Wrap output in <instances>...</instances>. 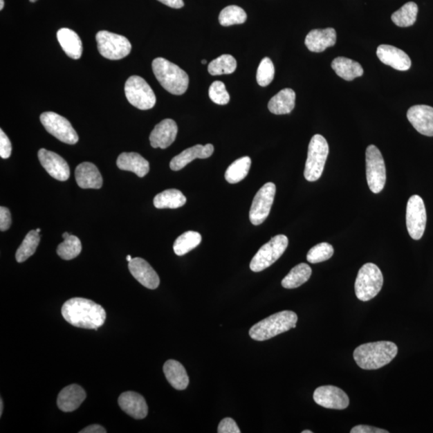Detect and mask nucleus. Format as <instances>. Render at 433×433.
<instances>
[{
	"label": "nucleus",
	"mask_w": 433,
	"mask_h": 433,
	"mask_svg": "<svg viewBox=\"0 0 433 433\" xmlns=\"http://www.w3.org/2000/svg\"><path fill=\"white\" fill-rule=\"evenodd\" d=\"M275 193L276 186L272 183H266L258 191L250 210L251 223L259 225L268 219L274 203Z\"/></svg>",
	"instance_id": "ddd939ff"
},
{
	"label": "nucleus",
	"mask_w": 433,
	"mask_h": 433,
	"mask_svg": "<svg viewBox=\"0 0 433 433\" xmlns=\"http://www.w3.org/2000/svg\"><path fill=\"white\" fill-rule=\"evenodd\" d=\"M12 225V217L10 210L1 206L0 208V230L6 231Z\"/></svg>",
	"instance_id": "c03bdc74"
},
{
	"label": "nucleus",
	"mask_w": 433,
	"mask_h": 433,
	"mask_svg": "<svg viewBox=\"0 0 433 433\" xmlns=\"http://www.w3.org/2000/svg\"><path fill=\"white\" fill-rule=\"evenodd\" d=\"M132 259H133V258H132V257H131V255H127V260L128 261H131V260H132Z\"/></svg>",
	"instance_id": "603ef678"
},
{
	"label": "nucleus",
	"mask_w": 433,
	"mask_h": 433,
	"mask_svg": "<svg viewBox=\"0 0 433 433\" xmlns=\"http://www.w3.org/2000/svg\"><path fill=\"white\" fill-rule=\"evenodd\" d=\"M12 143L3 129H0V157L8 159L11 157Z\"/></svg>",
	"instance_id": "79ce46f5"
},
{
	"label": "nucleus",
	"mask_w": 433,
	"mask_h": 433,
	"mask_svg": "<svg viewBox=\"0 0 433 433\" xmlns=\"http://www.w3.org/2000/svg\"><path fill=\"white\" fill-rule=\"evenodd\" d=\"M159 2L166 5V6L179 9L184 7L183 0H158Z\"/></svg>",
	"instance_id": "de8ad7c7"
},
{
	"label": "nucleus",
	"mask_w": 433,
	"mask_h": 433,
	"mask_svg": "<svg viewBox=\"0 0 433 433\" xmlns=\"http://www.w3.org/2000/svg\"><path fill=\"white\" fill-rule=\"evenodd\" d=\"M427 214L424 201L418 195L412 196L407 204L406 225L411 238L420 240L425 233Z\"/></svg>",
	"instance_id": "f8f14e48"
},
{
	"label": "nucleus",
	"mask_w": 433,
	"mask_h": 433,
	"mask_svg": "<svg viewBox=\"0 0 433 433\" xmlns=\"http://www.w3.org/2000/svg\"><path fill=\"white\" fill-rule=\"evenodd\" d=\"M163 371L171 386L177 390H185L189 385V376L185 367L178 361L169 360L165 362Z\"/></svg>",
	"instance_id": "bb28decb"
},
{
	"label": "nucleus",
	"mask_w": 433,
	"mask_h": 433,
	"mask_svg": "<svg viewBox=\"0 0 433 433\" xmlns=\"http://www.w3.org/2000/svg\"><path fill=\"white\" fill-rule=\"evenodd\" d=\"M117 165L120 169L130 171L139 178L145 177L149 172L148 160L137 153H122L118 158Z\"/></svg>",
	"instance_id": "393cba45"
},
{
	"label": "nucleus",
	"mask_w": 433,
	"mask_h": 433,
	"mask_svg": "<svg viewBox=\"0 0 433 433\" xmlns=\"http://www.w3.org/2000/svg\"><path fill=\"white\" fill-rule=\"evenodd\" d=\"M248 16L244 10L235 5L225 8L219 15V23L224 27L234 24H241L246 22Z\"/></svg>",
	"instance_id": "4c0bfd02"
},
{
	"label": "nucleus",
	"mask_w": 433,
	"mask_h": 433,
	"mask_svg": "<svg viewBox=\"0 0 433 433\" xmlns=\"http://www.w3.org/2000/svg\"><path fill=\"white\" fill-rule=\"evenodd\" d=\"M314 400L317 405L329 409L344 410L349 405V398L340 387L331 385L316 389Z\"/></svg>",
	"instance_id": "4468645a"
},
{
	"label": "nucleus",
	"mask_w": 433,
	"mask_h": 433,
	"mask_svg": "<svg viewBox=\"0 0 433 433\" xmlns=\"http://www.w3.org/2000/svg\"><path fill=\"white\" fill-rule=\"evenodd\" d=\"M36 230L37 231V232H38V233H39V232H40V229H39V228H38V229H37Z\"/></svg>",
	"instance_id": "4d7b16f0"
},
{
	"label": "nucleus",
	"mask_w": 433,
	"mask_h": 433,
	"mask_svg": "<svg viewBox=\"0 0 433 433\" xmlns=\"http://www.w3.org/2000/svg\"><path fill=\"white\" fill-rule=\"evenodd\" d=\"M80 433H105L107 430L104 427L99 425H92L85 427L83 430L80 432Z\"/></svg>",
	"instance_id": "49530a36"
},
{
	"label": "nucleus",
	"mask_w": 433,
	"mask_h": 433,
	"mask_svg": "<svg viewBox=\"0 0 433 433\" xmlns=\"http://www.w3.org/2000/svg\"><path fill=\"white\" fill-rule=\"evenodd\" d=\"M296 95L291 89H284L272 98L268 104L270 112L275 115L288 114L295 109Z\"/></svg>",
	"instance_id": "cd10ccee"
},
{
	"label": "nucleus",
	"mask_w": 433,
	"mask_h": 433,
	"mask_svg": "<svg viewBox=\"0 0 433 433\" xmlns=\"http://www.w3.org/2000/svg\"><path fill=\"white\" fill-rule=\"evenodd\" d=\"M407 120L417 132L433 137V108L429 105H414L407 110Z\"/></svg>",
	"instance_id": "dca6fc26"
},
{
	"label": "nucleus",
	"mask_w": 433,
	"mask_h": 433,
	"mask_svg": "<svg viewBox=\"0 0 433 433\" xmlns=\"http://www.w3.org/2000/svg\"><path fill=\"white\" fill-rule=\"evenodd\" d=\"M237 62L231 55H221V57L211 62L208 66V72L212 75L231 74L235 72Z\"/></svg>",
	"instance_id": "e433bc0d"
},
{
	"label": "nucleus",
	"mask_w": 433,
	"mask_h": 433,
	"mask_svg": "<svg viewBox=\"0 0 433 433\" xmlns=\"http://www.w3.org/2000/svg\"><path fill=\"white\" fill-rule=\"evenodd\" d=\"M333 255V246L327 243H321L313 246L309 250L306 255V259L310 264H320L330 259Z\"/></svg>",
	"instance_id": "58836bf2"
},
{
	"label": "nucleus",
	"mask_w": 433,
	"mask_h": 433,
	"mask_svg": "<svg viewBox=\"0 0 433 433\" xmlns=\"http://www.w3.org/2000/svg\"><path fill=\"white\" fill-rule=\"evenodd\" d=\"M125 95L133 107L140 110L153 109L156 104L154 91L145 80L138 75H132L125 85Z\"/></svg>",
	"instance_id": "9d476101"
},
{
	"label": "nucleus",
	"mask_w": 433,
	"mask_h": 433,
	"mask_svg": "<svg viewBox=\"0 0 433 433\" xmlns=\"http://www.w3.org/2000/svg\"><path fill=\"white\" fill-rule=\"evenodd\" d=\"M3 412V400H0V416H2Z\"/></svg>",
	"instance_id": "09e8293b"
},
{
	"label": "nucleus",
	"mask_w": 433,
	"mask_h": 433,
	"mask_svg": "<svg viewBox=\"0 0 433 433\" xmlns=\"http://www.w3.org/2000/svg\"><path fill=\"white\" fill-rule=\"evenodd\" d=\"M288 237L279 234L272 238L259 250L250 261V268L254 272L263 271L273 265L288 248Z\"/></svg>",
	"instance_id": "0eeeda50"
},
{
	"label": "nucleus",
	"mask_w": 433,
	"mask_h": 433,
	"mask_svg": "<svg viewBox=\"0 0 433 433\" xmlns=\"http://www.w3.org/2000/svg\"><path fill=\"white\" fill-rule=\"evenodd\" d=\"M201 236L196 231H187L176 239L174 244V253L183 256L197 248L201 243Z\"/></svg>",
	"instance_id": "72a5a7b5"
},
{
	"label": "nucleus",
	"mask_w": 433,
	"mask_h": 433,
	"mask_svg": "<svg viewBox=\"0 0 433 433\" xmlns=\"http://www.w3.org/2000/svg\"><path fill=\"white\" fill-rule=\"evenodd\" d=\"M82 241L77 236L70 234L58 246L57 255L64 260H72L82 252Z\"/></svg>",
	"instance_id": "c9c22d12"
},
{
	"label": "nucleus",
	"mask_w": 433,
	"mask_h": 433,
	"mask_svg": "<svg viewBox=\"0 0 433 433\" xmlns=\"http://www.w3.org/2000/svg\"><path fill=\"white\" fill-rule=\"evenodd\" d=\"M336 43V32L334 28L312 30L305 39V44L311 52L322 53L327 48L333 47Z\"/></svg>",
	"instance_id": "4be33fe9"
},
{
	"label": "nucleus",
	"mask_w": 433,
	"mask_h": 433,
	"mask_svg": "<svg viewBox=\"0 0 433 433\" xmlns=\"http://www.w3.org/2000/svg\"><path fill=\"white\" fill-rule=\"evenodd\" d=\"M384 284L380 269L374 264H366L362 266L355 283L356 295L362 302L369 301L380 293Z\"/></svg>",
	"instance_id": "39448f33"
},
{
	"label": "nucleus",
	"mask_w": 433,
	"mask_h": 433,
	"mask_svg": "<svg viewBox=\"0 0 433 433\" xmlns=\"http://www.w3.org/2000/svg\"><path fill=\"white\" fill-rule=\"evenodd\" d=\"M312 432H313L309 431V430H305V431L302 432V433H312Z\"/></svg>",
	"instance_id": "864d4df0"
},
{
	"label": "nucleus",
	"mask_w": 433,
	"mask_h": 433,
	"mask_svg": "<svg viewBox=\"0 0 433 433\" xmlns=\"http://www.w3.org/2000/svg\"><path fill=\"white\" fill-rule=\"evenodd\" d=\"M376 55L383 64L399 71H407L411 68L412 62L409 55L391 45H380L377 48Z\"/></svg>",
	"instance_id": "6ab92c4d"
},
{
	"label": "nucleus",
	"mask_w": 433,
	"mask_h": 433,
	"mask_svg": "<svg viewBox=\"0 0 433 433\" xmlns=\"http://www.w3.org/2000/svg\"><path fill=\"white\" fill-rule=\"evenodd\" d=\"M178 125L172 119H165L156 125L149 140L153 148L166 149L174 142L178 135Z\"/></svg>",
	"instance_id": "a211bd4d"
},
{
	"label": "nucleus",
	"mask_w": 433,
	"mask_h": 433,
	"mask_svg": "<svg viewBox=\"0 0 433 433\" xmlns=\"http://www.w3.org/2000/svg\"><path fill=\"white\" fill-rule=\"evenodd\" d=\"M60 46L68 57L74 59L82 57L83 47L78 35L69 28L59 29L57 34Z\"/></svg>",
	"instance_id": "a878e982"
},
{
	"label": "nucleus",
	"mask_w": 433,
	"mask_h": 433,
	"mask_svg": "<svg viewBox=\"0 0 433 433\" xmlns=\"http://www.w3.org/2000/svg\"><path fill=\"white\" fill-rule=\"evenodd\" d=\"M153 72L162 86L171 94L183 95L189 86V77L184 70L164 58L155 59Z\"/></svg>",
	"instance_id": "7ed1b4c3"
},
{
	"label": "nucleus",
	"mask_w": 433,
	"mask_h": 433,
	"mask_svg": "<svg viewBox=\"0 0 433 433\" xmlns=\"http://www.w3.org/2000/svg\"><path fill=\"white\" fill-rule=\"evenodd\" d=\"M219 433H240L241 430L232 418L226 417L220 422L218 427Z\"/></svg>",
	"instance_id": "37998d69"
},
{
	"label": "nucleus",
	"mask_w": 433,
	"mask_h": 433,
	"mask_svg": "<svg viewBox=\"0 0 433 433\" xmlns=\"http://www.w3.org/2000/svg\"><path fill=\"white\" fill-rule=\"evenodd\" d=\"M118 404L125 414L134 419L142 420L148 415V405L145 398L137 392H124L118 398Z\"/></svg>",
	"instance_id": "aec40b11"
},
{
	"label": "nucleus",
	"mask_w": 433,
	"mask_h": 433,
	"mask_svg": "<svg viewBox=\"0 0 433 433\" xmlns=\"http://www.w3.org/2000/svg\"><path fill=\"white\" fill-rule=\"evenodd\" d=\"M75 181L82 189H100L103 178L97 166L90 163L80 164L75 171Z\"/></svg>",
	"instance_id": "5701e85b"
},
{
	"label": "nucleus",
	"mask_w": 433,
	"mask_h": 433,
	"mask_svg": "<svg viewBox=\"0 0 433 433\" xmlns=\"http://www.w3.org/2000/svg\"><path fill=\"white\" fill-rule=\"evenodd\" d=\"M62 311L68 324L80 329L98 331L107 320L103 307L87 299L69 300L64 304Z\"/></svg>",
	"instance_id": "f257e3e1"
},
{
	"label": "nucleus",
	"mask_w": 433,
	"mask_h": 433,
	"mask_svg": "<svg viewBox=\"0 0 433 433\" xmlns=\"http://www.w3.org/2000/svg\"><path fill=\"white\" fill-rule=\"evenodd\" d=\"M38 158L50 176L58 181H67L70 177L69 166L59 155L45 149L39 150Z\"/></svg>",
	"instance_id": "2eb2a0df"
},
{
	"label": "nucleus",
	"mask_w": 433,
	"mask_h": 433,
	"mask_svg": "<svg viewBox=\"0 0 433 433\" xmlns=\"http://www.w3.org/2000/svg\"><path fill=\"white\" fill-rule=\"evenodd\" d=\"M39 241V233L36 230L30 231L17 251L16 259L18 263H24L33 255L36 252Z\"/></svg>",
	"instance_id": "f704fd0d"
},
{
	"label": "nucleus",
	"mask_w": 433,
	"mask_h": 433,
	"mask_svg": "<svg viewBox=\"0 0 433 433\" xmlns=\"http://www.w3.org/2000/svg\"><path fill=\"white\" fill-rule=\"evenodd\" d=\"M36 1H37V0H30V2H32V3H35Z\"/></svg>",
	"instance_id": "6e6d98bb"
},
{
	"label": "nucleus",
	"mask_w": 433,
	"mask_h": 433,
	"mask_svg": "<svg viewBox=\"0 0 433 433\" xmlns=\"http://www.w3.org/2000/svg\"><path fill=\"white\" fill-rule=\"evenodd\" d=\"M86 398V392L77 385H69L59 392L57 405L64 412L77 410Z\"/></svg>",
	"instance_id": "b1692460"
},
{
	"label": "nucleus",
	"mask_w": 433,
	"mask_h": 433,
	"mask_svg": "<svg viewBox=\"0 0 433 433\" xmlns=\"http://www.w3.org/2000/svg\"><path fill=\"white\" fill-rule=\"evenodd\" d=\"M312 270L311 266L306 264H300L292 268L289 274L282 281V286L286 289H295L306 283L311 278Z\"/></svg>",
	"instance_id": "7c9ffc66"
},
{
	"label": "nucleus",
	"mask_w": 433,
	"mask_h": 433,
	"mask_svg": "<svg viewBox=\"0 0 433 433\" xmlns=\"http://www.w3.org/2000/svg\"><path fill=\"white\" fill-rule=\"evenodd\" d=\"M95 40L100 54L111 60L127 57L132 50V45L127 37L113 33L100 31Z\"/></svg>",
	"instance_id": "1a4fd4ad"
},
{
	"label": "nucleus",
	"mask_w": 433,
	"mask_h": 433,
	"mask_svg": "<svg viewBox=\"0 0 433 433\" xmlns=\"http://www.w3.org/2000/svg\"><path fill=\"white\" fill-rule=\"evenodd\" d=\"M397 353L396 344L390 341H379L357 347L353 357L360 369L376 370L389 365Z\"/></svg>",
	"instance_id": "f03ea898"
},
{
	"label": "nucleus",
	"mask_w": 433,
	"mask_h": 433,
	"mask_svg": "<svg viewBox=\"0 0 433 433\" xmlns=\"http://www.w3.org/2000/svg\"><path fill=\"white\" fill-rule=\"evenodd\" d=\"M418 6L414 2L407 3L392 14L391 20L398 27L412 26L416 21Z\"/></svg>",
	"instance_id": "473e14b6"
},
{
	"label": "nucleus",
	"mask_w": 433,
	"mask_h": 433,
	"mask_svg": "<svg viewBox=\"0 0 433 433\" xmlns=\"http://www.w3.org/2000/svg\"><path fill=\"white\" fill-rule=\"evenodd\" d=\"M275 66L273 62L268 57L261 59L258 71H257V82L261 87L268 86L274 80Z\"/></svg>",
	"instance_id": "ea45409f"
},
{
	"label": "nucleus",
	"mask_w": 433,
	"mask_h": 433,
	"mask_svg": "<svg viewBox=\"0 0 433 433\" xmlns=\"http://www.w3.org/2000/svg\"><path fill=\"white\" fill-rule=\"evenodd\" d=\"M329 146L323 136L316 134L312 137L305 165L304 177L306 181H315L323 174Z\"/></svg>",
	"instance_id": "423d86ee"
},
{
	"label": "nucleus",
	"mask_w": 433,
	"mask_h": 433,
	"mask_svg": "<svg viewBox=\"0 0 433 433\" xmlns=\"http://www.w3.org/2000/svg\"><path fill=\"white\" fill-rule=\"evenodd\" d=\"M251 165V159L249 157L241 158L236 160L226 169L225 178L230 184H236L243 181L249 174Z\"/></svg>",
	"instance_id": "2f4dec72"
},
{
	"label": "nucleus",
	"mask_w": 433,
	"mask_h": 433,
	"mask_svg": "<svg viewBox=\"0 0 433 433\" xmlns=\"http://www.w3.org/2000/svg\"><path fill=\"white\" fill-rule=\"evenodd\" d=\"M351 433H389V431L369 425H357L351 430Z\"/></svg>",
	"instance_id": "a18cd8bd"
},
{
	"label": "nucleus",
	"mask_w": 433,
	"mask_h": 433,
	"mask_svg": "<svg viewBox=\"0 0 433 433\" xmlns=\"http://www.w3.org/2000/svg\"><path fill=\"white\" fill-rule=\"evenodd\" d=\"M130 273L145 288L154 290L160 285L159 276L152 266L142 258H134L129 261Z\"/></svg>",
	"instance_id": "f3484780"
},
{
	"label": "nucleus",
	"mask_w": 433,
	"mask_h": 433,
	"mask_svg": "<svg viewBox=\"0 0 433 433\" xmlns=\"http://www.w3.org/2000/svg\"><path fill=\"white\" fill-rule=\"evenodd\" d=\"M209 97L217 104L225 105L230 102V95L225 85L221 82H215L210 85Z\"/></svg>",
	"instance_id": "a19ab883"
},
{
	"label": "nucleus",
	"mask_w": 433,
	"mask_h": 433,
	"mask_svg": "<svg viewBox=\"0 0 433 433\" xmlns=\"http://www.w3.org/2000/svg\"><path fill=\"white\" fill-rule=\"evenodd\" d=\"M331 68L340 77L347 82L360 77L364 74V68L360 64L346 57L335 58L331 63Z\"/></svg>",
	"instance_id": "c85d7f7f"
},
{
	"label": "nucleus",
	"mask_w": 433,
	"mask_h": 433,
	"mask_svg": "<svg viewBox=\"0 0 433 433\" xmlns=\"http://www.w3.org/2000/svg\"><path fill=\"white\" fill-rule=\"evenodd\" d=\"M69 235H70V234H69V233H68V232H65V233H64V234H63V238H64V239L68 238V237Z\"/></svg>",
	"instance_id": "3c124183"
},
{
	"label": "nucleus",
	"mask_w": 433,
	"mask_h": 433,
	"mask_svg": "<svg viewBox=\"0 0 433 433\" xmlns=\"http://www.w3.org/2000/svg\"><path fill=\"white\" fill-rule=\"evenodd\" d=\"M214 151V145L211 144L194 145L193 147L183 151L171 160L170 169L174 171L181 170L195 159H205L211 157Z\"/></svg>",
	"instance_id": "412c9836"
},
{
	"label": "nucleus",
	"mask_w": 433,
	"mask_h": 433,
	"mask_svg": "<svg viewBox=\"0 0 433 433\" xmlns=\"http://www.w3.org/2000/svg\"><path fill=\"white\" fill-rule=\"evenodd\" d=\"M4 7V1L3 0H0V10H3Z\"/></svg>",
	"instance_id": "8fccbe9b"
},
{
	"label": "nucleus",
	"mask_w": 433,
	"mask_h": 433,
	"mask_svg": "<svg viewBox=\"0 0 433 433\" xmlns=\"http://www.w3.org/2000/svg\"><path fill=\"white\" fill-rule=\"evenodd\" d=\"M298 316L293 311H284L272 315L251 327L249 335L254 340L265 341L292 329H295Z\"/></svg>",
	"instance_id": "20e7f679"
},
{
	"label": "nucleus",
	"mask_w": 433,
	"mask_h": 433,
	"mask_svg": "<svg viewBox=\"0 0 433 433\" xmlns=\"http://www.w3.org/2000/svg\"><path fill=\"white\" fill-rule=\"evenodd\" d=\"M185 203V195L176 189L166 190L156 196L154 199V205L158 209H178Z\"/></svg>",
	"instance_id": "c756f323"
},
{
	"label": "nucleus",
	"mask_w": 433,
	"mask_h": 433,
	"mask_svg": "<svg viewBox=\"0 0 433 433\" xmlns=\"http://www.w3.org/2000/svg\"><path fill=\"white\" fill-rule=\"evenodd\" d=\"M366 172L371 192L380 193L386 183V168L384 158L374 145H369L366 150Z\"/></svg>",
	"instance_id": "6e6552de"
},
{
	"label": "nucleus",
	"mask_w": 433,
	"mask_h": 433,
	"mask_svg": "<svg viewBox=\"0 0 433 433\" xmlns=\"http://www.w3.org/2000/svg\"><path fill=\"white\" fill-rule=\"evenodd\" d=\"M201 64H208V62H206L205 59H203V60H201Z\"/></svg>",
	"instance_id": "5fc2aeb1"
},
{
	"label": "nucleus",
	"mask_w": 433,
	"mask_h": 433,
	"mask_svg": "<svg viewBox=\"0 0 433 433\" xmlns=\"http://www.w3.org/2000/svg\"><path fill=\"white\" fill-rule=\"evenodd\" d=\"M40 122L50 134L64 143L75 145L79 137L71 123L66 118L53 112H45L40 115Z\"/></svg>",
	"instance_id": "9b49d317"
}]
</instances>
